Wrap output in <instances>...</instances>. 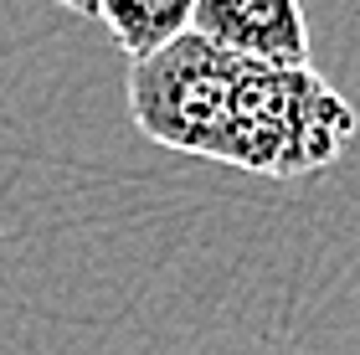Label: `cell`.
Instances as JSON below:
<instances>
[{"instance_id":"3957f363","label":"cell","mask_w":360,"mask_h":355,"mask_svg":"<svg viewBox=\"0 0 360 355\" xmlns=\"http://www.w3.org/2000/svg\"><path fill=\"white\" fill-rule=\"evenodd\" d=\"M191 31L237 62L283 72L314 67L309 62V21L299 0H191Z\"/></svg>"},{"instance_id":"6da1fadb","label":"cell","mask_w":360,"mask_h":355,"mask_svg":"<svg viewBox=\"0 0 360 355\" xmlns=\"http://www.w3.org/2000/svg\"><path fill=\"white\" fill-rule=\"evenodd\" d=\"M355 129H360L355 108L314 67L283 72L242 62L221 165L257 175H309L330 165L355 139Z\"/></svg>"},{"instance_id":"7a4b0ae2","label":"cell","mask_w":360,"mask_h":355,"mask_svg":"<svg viewBox=\"0 0 360 355\" xmlns=\"http://www.w3.org/2000/svg\"><path fill=\"white\" fill-rule=\"evenodd\" d=\"M237 77H242L237 57H226L221 46L186 31L165 52L129 62V114H134L144 139L221 165Z\"/></svg>"},{"instance_id":"277c9868","label":"cell","mask_w":360,"mask_h":355,"mask_svg":"<svg viewBox=\"0 0 360 355\" xmlns=\"http://www.w3.org/2000/svg\"><path fill=\"white\" fill-rule=\"evenodd\" d=\"M77 11L103 21L108 37L129 52V62L165 52L175 37L191 31V0H103V6H77Z\"/></svg>"}]
</instances>
